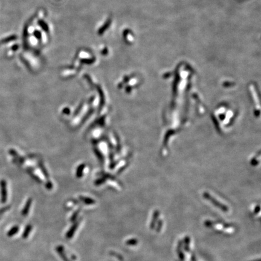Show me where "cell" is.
Returning <instances> with one entry per match:
<instances>
[{
  "label": "cell",
  "instance_id": "52a82bcc",
  "mask_svg": "<svg viewBox=\"0 0 261 261\" xmlns=\"http://www.w3.org/2000/svg\"><path fill=\"white\" fill-rule=\"evenodd\" d=\"M9 209H10V207L9 206H6L5 207H3L2 209H0V215L1 214H2L3 213H4L7 210H8Z\"/></svg>",
  "mask_w": 261,
  "mask_h": 261
},
{
  "label": "cell",
  "instance_id": "277c9868",
  "mask_svg": "<svg viewBox=\"0 0 261 261\" xmlns=\"http://www.w3.org/2000/svg\"><path fill=\"white\" fill-rule=\"evenodd\" d=\"M31 204V200L29 199L27 201V202L26 204V206H24V208L23 209L22 211V215L23 216H26L29 214V212L30 210Z\"/></svg>",
  "mask_w": 261,
  "mask_h": 261
},
{
  "label": "cell",
  "instance_id": "5b68a950",
  "mask_svg": "<svg viewBox=\"0 0 261 261\" xmlns=\"http://www.w3.org/2000/svg\"><path fill=\"white\" fill-rule=\"evenodd\" d=\"M31 229H32V226L31 225H30V224L29 225H27L26 226L25 230H24V232H23V234H22V238L24 239H26V238H28V236H29V234L31 233Z\"/></svg>",
  "mask_w": 261,
  "mask_h": 261
},
{
  "label": "cell",
  "instance_id": "6da1fadb",
  "mask_svg": "<svg viewBox=\"0 0 261 261\" xmlns=\"http://www.w3.org/2000/svg\"><path fill=\"white\" fill-rule=\"evenodd\" d=\"M1 188V202L5 203L7 201V189H6V183L4 181L2 180L0 183Z\"/></svg>",
  "mask_w": 261,
  "mask_h": 261
},
{
  "label": "cell",
  "instance_id": "8992f818",
  "mask_svg": "<svg viewBox=\"0 0 261 261\" xmlns=\"http://www.w3.org/2000/svg\"><path fill=\"white\" fill-rule=\"evenodd\" d=\"M19 227H18V226H14L10 230H9L8 231V233H7V236H9V237H12V236H14V235H15V234H16L18 232V231H19Z\"/></svg>",
  "mask_w": 261,
  "mask_h": 261
},
{
  "label": "cell",
  "instance_id": "7a4b0ae2",
  "mask_svg": "<svg viewBox=\"0 0 261 261\" xmlns=\"http://www.w3.org/2000/svg\"><path fill=\"white\" fill-rule=\"evenodd\" d=\"M78 225H79V222H76L72 227H71V228L70 229V230L68 231V232L67 233V235H66V237H67V238H68V239H70V238H72V236H73V234H75V231L76 230V229H77V226H78Z\"/></svg>",
  "mask_w": 261,
  "mask_h": 261
},
{
  "label": "cell",
  "instance_id": "3957f363",
  "mask_svg": "<svg viewBox=\"0 0 261 261\" xmlns=\"http://www.w3.org/2000/svg\"><path fill=\"white\" fill-rule=\"evenodd\" d=\"M56 251L57 252L59 253V255H60V256L61 257L62 259L64 261H69V260L67 259V258L66 257L65 253L64 252V250L62 246H59L56 248Z\"/></svg>",
  "mask_w": 261,
  "mask_h": 261
},
{
  "label": "cell",
  "instance_id": "ba28073f",
  "mask_svg": "<svg viewBox=\"0 0 261 261\" xmlns=\"http://www.w3.org/2000/svg\"><path fill=\"white\" fill-rule=\"evenodd\" d=\"M79 212L77 211V212H76L75 213V214L74 215H73L72 216V217H71V221H75V219H76V217H77V215H78V213Z\"/></svg>",
  "mask_w": 261,
  "mask_h": 261
}]
</instances>
